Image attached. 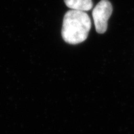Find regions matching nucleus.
Here are the masks:
<instances>
[{"label":"nucleus","mask_w":134,"mask_h":134,"mask_svg":"<svg viewBox=\"0 0 134 134\" xmlns=\"http://www.w3.org/2000/svg\"><path fill=\"white\" fill-rule=\"evenodd\" d=\"M65 4L72 10L86 11L93 7L92 0H64Z\"/></svg>","instance_id":"obj_3"},{"label":"nucleus","mask_w":134,"mask_h":134,"mask_svg":"<svg viewBox=\"0 0 134 134\" xmlns=\"http://www.w3.org/2000/svg\"><path fill=\"white\" fill-rule=\"evenodd\" d=\"M113 13V6L108 0H101L93 11V18L97 32L104 34L108 29V21Z\"/></svg>","instance_id":"obj_2"},{"label":"nucleus","mask_w":134,"mask_h":134,"mask_svg":"<svg viewBox=\"0 0 134 134\" xmlns=\"http://www.w3.org/2000/svg\"><path fill=\"white\" fill-rule=\"evenodd\" d=\"M91 27V19L87 13L70 10L63 18L62 36L66 43L78 44L86 40Z\"/></svg>","instance_id":"obj_1"}]
</instances>
